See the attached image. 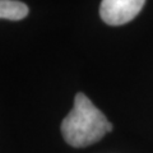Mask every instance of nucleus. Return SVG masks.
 Returning a JSON list of instances; mask_svg holds the SVG:
<instances>
[{"instance_id":"nucleus-1","label":"nucleus","mask_w":153,"mask_h":153,"mask_svg":"<svg viewBox=\"0 0 153 153\" xmlns=\"http://www.w3.org/2000/svg\"><path fill=\"white\" fill-rule=\"evenodd\" d=\"M112 130V124L84 93H76L74 106L61 123V134L69 146L83 148Z\"/></svg>"},{"instance_id":"nucleus-2","label":"nucleus","mask_w":153,"mask_h":153,"mask_svg":"<svg viewBox=\"0 0 153 153\" xmlns=\"http://www.w3.org/2000/svg\"><path fill=\"white\" fill-rule=\"evenodd\" d=\"M144 3L146 0H102L100 17L108 26H123L139 14Z\"/></svg>"},{"instance_id":"nucleus-3","label":"nucleus","mask_w":153,"mask_h":153,"mask_svg":"<svg viewBox=\"0 0 153 153\" xmlns=\"http://www.w3.org/2000/svg\"><path fill=\"white\" fill-rule=\"evenodd\" d=\"M30 9L25 3L18 0H0V19L21 21L26 18Z\"/></svg>"}]
</instances>
